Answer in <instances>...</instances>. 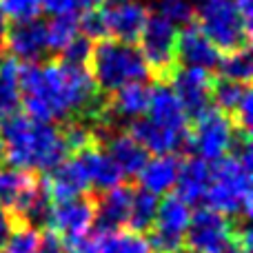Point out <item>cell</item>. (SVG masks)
I'll return each mask as SVG.
<instances>
[{"instance_id": "60d3db41", "label": "cell", "mask_w": 253, "mask_h": 253, "mask_svg": "<svg viewBox=\"0 0 253 253\" xmlns=\"http://www.w3.org/2000/svg\"><path fill=\"white\" fill-rule=\"evenodd\" d=\"M182 253H187V251H182Z\"/></svg>"}, {"instance_id": "5b68a950", "label": "cell", "mask_w": 253, "mask_h": 253, "mask_svg": "<svg viewBox=\"0 0 253 253\" xmlns=\"http://www.w3.org/2000/svg\"><path fill=\"white\" fill-rule=\"evenodd\" d=\"M193 22L220 53L245 49L251 42V25L240 16L233 0H200Z\"/></svg>"}, {"instance_id": "6da1fadb", "label": "cell", "mask_w": 253, "mask_h": 253, "mask_svg": "<svg viewBox=\"0 0 253 253\" xmlns=\"http://www.w3.org/2000/svg\"><path fill=\"white\" fill-rule=\"evenodd\" d=\"M18 84L22 114L42 123H98L107 116L109 98L96 87L84 65L53 58L47 62H20Z\"/></svg>"}, {"instance_id": "1f68e13d", "label": "cell", "mask_w": 253, "mask_h": 253, "mask_svg": "<svg viewBox=\"0 0 253 253\" xmlns=\"http://www.w3.org/2000/svg\"><path fill=\"white\" fill-rule=\"evenodd\" d=\"M158 13L165 16L175 27H184L193 22L196 16V7L191 0H158Z\"/></svg>"}, {"instance_id": "8992f818", "label": "cell", "mask_w": 253, "mask_h": 253, "mask_svg": "<svg viewBox=\"0 0 253 253\" xmlns=\"http://www.w3.org/2000/svg\"><path fill=\"white\" fill-rule=\"evenodd\" d=\"M175 40H178V27L169 22L160 13H149L142 31L138 36L140 53L147 62L149 71L160 83H167L171 71L178 67L175 62Z\"/></svg>"}, {"instance_id": "7a4b0ae2", "label": "cell", "mask_w": 253, "mask_h": 253, "mask_svg": "<svg viewBox=\"0 0 253 253\" xmlns=\"http://www.w3.org/2000/svg\"><path fill=\"white\" fill-rule=\"evenodd\" d=\"M0 142L9 167L34 173H47L65 158H69L62 126L16 114L0 125Z\"/></svg>"}, {"instance_id": "f1b7e54d", "label": "cell", "mask_w": 253, "mask_h": 253, "mask_svg": "<svg viewBox=\"0 0 253 253\" xmlns=\"http://www.w3.org/2000/svg\"><path fill=\"white\" fill-rule=\"evenodd\" d=\"M80 13H71V16H56L47 22V44L49 53L60 56V51L80 34L78 27Z\"/></svg>"}, {"instance_id": "52a82bcc", "label": "cell", "mask_w": 253, "mask_h": 253, "mask_svg": "<svg viewBox=\"0 0 253 253\" xmlns=\"http://www.w3.org/2000/svg\"><path fill=\"white\" fill-rule=\"evenodd\" d=\"M236 125L224 111L209 107L205 114L189 123V147L191 153L205 162H215L229 153L236 138Z\"/></svg>"}, {"instance_id": "d4e9b609", "label": "cell", "mask_w": 253, "mask_h": 253, "mask_svg": "<svg viewBox=\"0 0 253 253\" xmlns=\"http://www.w3.org/2000/svg\"><path fill=\"white\" fill-rule=\"evenodd\" d=\"M22 111V93L18 84V62L11 56L0 58V125Z\"/></svg>"}, {"instance_id": "30bf717a", "label": "cell", "mask_w": 253, "mask_h": 253, "mask_svg": "<svg viewBox=\"0 0 253 253\" xmlns=\"http://www.w3.org/2000/svg\"><path fill=\"white\" fill-rule=\"evenodd\" d=\"M93 215H96V205L87 193L74 200L51 205L47 229H51L67 247V251H71L93 229Z\"/></svg>"}, {"instance_id": "7402d4cb", "label": "cell", "mask_w": 253, "mask_h": 253, "mask_svg": "<svg viewBox=\"0 0 253 253\" xmlns=\"http://www.w3.org/2000/svg\"><path fill=\"white\" fill-rule=\"evenodd\" d=\"M149 100H151V84L147 80L126 83L125 87L116 89L111 100H107V116H118L131 123L147 114Z\"/></svg>"}, {"instance_id": "4fadbf2b", "label": "cell", "mask_w": 253, "mask_h": 253, "mask_svg": "<svg viewBox=\"0 0 253 253\" xmlns=\"http://www.w3.org/2000/svg\"><path fill=\"white\" fill-rule=\"evenodd\" d=\"M4 47L9 49L13 60L20 62H42L49 56L47 44V22L36 18L27 22H13L9 25L7 42Z\"/></svg>"}, {"instance_id": "9c48e42d", "label": "cell", "mask_w": 253, "mask_h": 253, "mask_svg": "<svg viewBox=\"0 0 253 253\" xmlns=\"http://www.w3.org/2000/svg\"><path fill=\"white\" fill-rule=\"evenodd\" d=\"M236 236V224L231 218L213 211L211 207H200L189 215L184 233L187 253H220Z\"/></svg>"}, {"instance_id": "5bb4252c", "label": "cell", "mask_w": 253, "mask_h": 253, "mask_svg": "<svg viewBox=\"0 0 253 253\" xmlns=\"http://www.w3.org/2000/svg\"><path fill=\"white\" fill-rule=\"evenodd\" d=\"M42 182H44V189H47V196L51 200V205L74 200V198L87 196L91 191L87 182V175H84V169L76 156L65 158L60 165L49 169L44 173Z\"/></svg>"}, {"instance_id": "836d02e7", "label": "cell", "mask_w": 253, "mask_h": 253, "mask_svg": "<svg viewBox=\"0 0 253 253\" xmlns=\"http://www.w3.org/2000/svg\"><path fill=\"white\" fill-rule=\"evenodd\" d=\"M40 4H42V11L51 18L71 16V13L83 11V2L80 0H40Z\"/></svg>"}, {"instance_id": "9a60e30c", "label": "cell", "mask_w": 253, "mask_h": 253, "mask_svg": "<svg viewBox=\"0 0 253 253\" xmlns=\"http://www.w3.org/2000/svg\"><path fill=\"white\" fill-rule=\"evenodd\" d=\"M220 56H222V53L213 47V42L202 34L196 22H189L182 29H178L175 62H178L180 67H196V69L215 71Z\"/></svg>"}, {"instance_id": "4dcf8cb0", "label": "cell", "mask_w": 253, "mask_h": 253, "mask_svg": "<svg viewBox=\"0 0 253 253\" xmlns=\"http://www.w3.org/2000/svg\"><path fill=\"white\" fill-rule=\"evenodd\" d=\"M0 9H2L9 22L36 20L42 13L40 0H0Z\"/></svg>"}, {"instance_id": "ac0fdd59", "label": "cell", "mask_w": 253, "mask_h": 253, "mask_svg": "<svg viewBox=\"0 0 253 253\" xmlns=\"http://www.w3.org/2000/svg\"><path fill=\"white\" fill-rule=\"evenodd\" d=\"M38 184L40 178L34 171L16 169V167L9 165L0 167V207L18 220L22 209L27 207V202L36 193Z\"/></svg>"}, {"instance_id": "ffe728a7", "label": "cell", "mask_w": 253, "mask_h": 253, "mask_svg": "<svg viewBox=\"0 0 253 253\" xmlns=\"http://www.w3.org/2000/svg\"><path fill=\"white\" fill-rule=\"evenodd\" d=\"M131 196H133V187L129 184H118V187L102 191L96 205V215H93V229H102V231H118L126 227V218H129V207Z\"/></svg>"}, {"instance_id": "2e32d148", "label": "cell", "mask_w": 253, "mask_h": 253, "mask_svg": "<svg viewBox=\"0 0 253 253\" xmlns=\"http://www.w3.org/2000/svg\"><path fill=\"white\" fill-rule=\"evenodd\" d=\"M69 253H151L147 238L129 229L102 231L91 229Z\"/></svg>"}, {"instance_id": "ab89813d", "label": "cell", "mask_w": 253, "mask_h": 253, "mask_svg": "<svg viewBox=\"0 0 253 253\" xmlns=\"http://www.w3.org/2000/svg\"><path fill=\"white\" fill-rule=\"evenodd\" d=\"M4 162V149H2V142H0V165Z\"/></svg>"}, {"instance_id": "8fae6325", "label": "cell", "mask_w": 253, "mask_h": 253, "mask_svg": "<svg viewBox=\"0 0 253 253\" xmlns=\"http://www.w3.org/2000/svg\"><path fill=\"white\" fill-rule=\"evenodd\" d=\"M167 83L173 89L175 98L180 100L189 123L196 120L198 116L205 114L211 107V84H213V74L211 71L178 65L167 78Z\"/></svg>"}, {"instance_id": "e575fe53", "label": "cell", "mask_w": 253, "mask_h": 253, "mask_svg": "<svg viewBox=\"0 0 253 253\" xmlns=\"http://www.w3.org/2000/svg\"><path fill=\"white\" fill-rule=\"evenodd\" d=\"M36 253H69V251H67V247L62 245V240L51 229H44V231H40V242Z\"/></svg>"}, {"instance_id": "7c38bea8", "label": "cell", "mask_w": 253, "mask_h": 253, "mask_svg": "<svg viewBox=\"0 0 253 253\" xmlns=\"http://www.w3.org/2000/svg\"><path fill=\"white\" fill-rule=\"evenodd\" d=\"M98 9L105 20L107 38L120 42H135L149 18V9L140 0H105Z\"/></svg>"}, {"instance_id": "3957f363", "label": "cell", "mask_w": 253, "mask_h": 253, "mask_svg": "<svg viewBox=\"0 0 253 253\" xmlns=\"http://www.w3.org/2000/svg\"><path fill=\"white\" fill-rule=\"evenodd\" d=\"M251 133L238 129L229 153L211 162V180L205 193V207L236 220H249L251 215Z\"/></svg>"}, {"instance_id": "d6a6232c", "label": "cell", "mask_w": 253, "mask_h": 253, "mask_svg": "<svg viewBox=\"0 0 253 253\" xmlns=\"http://www.w3.org/2000/svg\"><path fill=\"white\" fill-rule=\"evenodd\" d=\"M91 49H93V40H89L87 36L78 34L60 51V60H67V62H74V65H84V67H87L89 56H91Z\"/></svg>"}, {"instance_id": "603a6c76", "label": "cell", "mask_w": 253, "mask_h": 253, "mask_svg": "<svg viewBox=\"0 0 253 253\" xmlns=\"http://www.w3.org/2000/svg\"><path fill=\"white\" fill-rule=\"evenodd\" d=\"M180 162L182 160H180L178 153H162V156L149 158L147 165L138 173L140 187L156 193V196H167L175 187Z\"/></svg>"}, {"instance_id": "cb8c5ba5", "label": "cell", "mask_w": 253, "mask_h": 253, "mask_svg": "<svg viewBox=\"0 0 253 253\" xmlns=\"http://www.w3.org/2000/svg\"><path fill=\"white\" fill-rule=\"evenodd\" d=\"M105 151L111 156V160L118 165V169L123 171V175H131V178H138V173L142 171V167L147 165L149 153L129 131H120L114 133L107 140Z\"/></svg>"}, {"instance_id": "e0dca14e", "label": "cell", "mask_w": 253, "mask_h": 253, "mask_svg": "<svg viewBox=\"0 0 253 253\" xmlns=\"http://www.w3.org/2000/svg\"><path fill=\"white\" fill-rule=\"evenodd\" d=\"M147 116L151 123L165 126L167 131L178 135H189V118L184 114L180 100L175 98L173 89L169 87V83L151 84V100H149Z\"/></svg>"}, {"instance_id": "83f0119b", "label": "cell", "mask_w": 253, "mask_h": 253, "mask_svg": "<svg viewBox=\"0 0 253 253\" xmlns=\"http://www.w3.org/2000/svg\"><path fill=\"white\" fill-rule=\"evenodd\" d=\"M215 71L220 74V78L233 80V83H245L249 84L251 76H253V60H251V51L249 47L245 49H236V51L222 53L218 60Z\"/></svg>"}, {"instance_id": "b9f144b4", "label": "cell", "mask_w": 253, "mask_h": 253, "mask_svg": "<svg viewBox=\"0 0 253 253\" xmlns=\"http://www.w3.org/2000/svg\"><path fill=\"white\" fill-rule=\"evenodd\" d=\"M198 2H200V0H198Z\"/></svg>"}, {"instance_id": "277c9868", "label": "cell", "mask_w": 253, "mask_h": 253, "mask_svg": "<svg viewBox=\"0 0 253 253\" xmlns=\"http://www.w3.org/2000/svg\"><path fill=\"white\" fill-rule=\"evenodd\" d=\"M87 69L96 87L105 96H111L126 83L147 80L151 76L140 49L133 42H120L114 38H102L93 42Z\"/></svg>"}, {"instance_id": "484cf974", "label": "cell", "mask_w": 253, "mask_h": 253, "mask_svg": "<svg viewBox=\"0 0 253 253\" xmlns=\"http://www.w3.org/2000/svg\"><path fill=\"white\" fill-rule=\"evenodd\" d=\"M158 205H160V198H158L156 193L147 191V189H142V187L133 189L129 218H126V229L133 233H140V236H147L153 229V222H156Z\"/></svg>"}, {"instance_id": "d590c367", "label": "cell", "mask_w": 253, "mask_h": 253, "mask_svg": "<svg viewBox=\"0 0 253 253\" xmlns=\"http://www.w3.org/2000/svg\"><path fill=\"white\" fill-rule=\"evenodd\" d=\"M18 224L20 222H18L9 211H4L2 207H0V249H2V245L7 242V238L11 236V231L18 227Z\"/></svg>"}, {"instance_id": "44dd1931", "label": "cell", "mask_w": 253, "mask_h": 253, "mask_svg": "<svg viewBox=\"0 0 253 253\" xmlns=\"http://www.w3.org/2000/svg\"><path fill=\"white\" fill-rule=\"evenodd\" d=\"M211 180V165L198 156H189L180 162L178 180H175V196L189 207L205 200V193L209 189Z\"/></svg>"}, {"instance_id": "4316f807", "label": "cell", "mask_w": 253, "mask_h": 253, "mask_svg": "<svg viewBox=\"0 0 253 253\" xmlns=\"http://www.w3.org/2000/svg\"><path fill=\"white\" fill-rule=\"evenodd\" d=\"M251 91L249 84L245 83H233V80L227 78H213V84H211V107L224 111L229 118H233L240 107V102L245 100V96Z\"/></svg>"}, {"instance_id": "ba28073f", "label": "cell", "mask_w": 253, "mask_h": 253, "mask_svg": "<svg viewBox=\"0 0 253 253\" xmlns=\"http://www.w3.org/2000/svg\"><path fill=\"white\" fill-rule=\"evenodd\" d=\"M189 215L191 209L187 202H182L175 193H167L158 205L153 229L144 236L151 247V253H182Z\"/></svg>"}, {"instance_id": "f35d334b", "label": "cell", "mask_w": 253, "mask_h": 253, "mask_svg": "<svg viewBox=\"0 0 253 253\" xmlns=\"http://www.w3.org/2000/svg\"><path fill=\"white\" fill-rule=\"evenodd\" d=\"M83 2V9H93V7H100L105 0H80Z\"/></svg>"}, {"instance_id": "f546056e", "label": "cell", "mask_w": 253, "mask_h": 253, "mask_svg": "<svg viewBox=\"0 0 253 253\" xmlns=\"http://www.w3.org/2000/svg\"><path fill=\"white\" fill-rule=\"evenodd\" d=\"M40 242V231L27 224H18L2 245L0 253H36Z\"/></svg>"}, {"instance_id": "74e56055", "label": "cell", "mask_w": 253, "mask_h": 253, "mask_svg": "<svg viewBox=\"0 0 253 253\" xmlns=\"http://www.w3.org/2000/svg\"><path fill=\"white\" fill-rule=\"evenodd\" d=\"M7 31H9V20L2 13V9H0V53H2L4 42H7Z\"/></svg>"}, {"instance_id": "d6986e66", "label": "cell", "mask_w": 253, "mask_h": 253, "mask_svg": "<svg viewBox=\"0 0 253 253\" xmlns=\"http://www.w3.org/2000/svg\"><path fill=\"white\" fill-rule=\"evenodd\" d=\"M74 156L78 158L80 165H83L89 189H93L96 193L109 191V189L123 184V180H125L123 171H120L118 165L111 160L109 153L100 147V142L89 144V147H84L83 151L74 153Z\"/></svg>"}, {"instance_id": "8d00e7d4", "label": "cell", "mask_w": 253, "mask_h": 253, "mask_svg": "<svg viewBox=\"0 0 253 253\" xmlns=\"http://www.w3.org/2000/svg\"><path fill=\"white\" fill-rule=\"evenodd\" d=\"M233 4H236V9L240 11V16L251 25V20H253V0H233Z\"/></svg>"}]
</instances>
